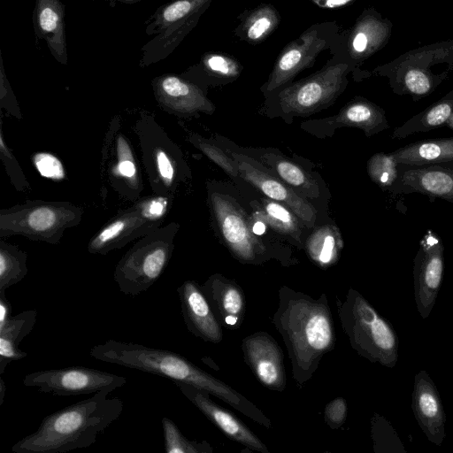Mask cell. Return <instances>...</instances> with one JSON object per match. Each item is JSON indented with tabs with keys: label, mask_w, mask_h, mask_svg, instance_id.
Segmentation results:
<instances>
[{
	"label": "cell",
	"mask_w": 453,
	"mask_h": 453,
	"mask_svg": "<svg viewBox=\"0 0 453 453\" xmlns=\"http://www.w3.org/2000/svg\"><path fill=\"white\" fill-rule=\"evenodd\" d=\"M272 323L281 335L292 367V378L304 385L323 357L335 347L333 315L326 294L314 298L288 286L279 289Z\"/></svg>",
	"instance_id": "obj_1"
},
{
	"label": "cell",
	"mask_w": 453,
	"mask_h": 453,
	"mask_svg": "<svg viewBox=\"0 0 453 453\" xmlns=\"http://www.w3.org/2000/svg\"><path fill=\"white\" fill-rule=\"evenodd\" d=\"M104 389L47 415L38 428L12 447L14 453H65L88 448L123 411L119 397Z\"/></svg>",
	"instance_id": "obj_2"
},
{
	"label": "cell",
	"mask_w": 453,
	"mask_h": 453,
	"mask_svg": "<svg viewBox=\"0 0 453 453\" xmlns=\"http://www.w3.org/2000/svg\"><path fill=\"white\" fill-rule=\"evenodd\" d=\"M207 194L217 235L236 260L257 265L275 259L284 266L297 262L286 250L265 242L252 232L250 215L229 188L210 181Z\"/></svg>",
	"instance_id": "obj_3"
},
{
	"label": "cell",
	"mask_w": 453,
	"mask_h": 453,
	"mask_svg": "<svg viewBox=\"0 0 453 453\" xmlns=\"http://www.w3.org/2000/svg\"><path fill=\"white\" fill-rule=\"evenodd\" d=\"M335 303L351 348L372 363L394 368L398 360L399 340L392 325L352 288L343 300L336 297Z\"/></svg>",
	"instance_id": "obj_4"
},
{
	"label": "cell",
	"mask_w": 453,
	"mask_h": 453,
	"mask_svg": "<svg viewBox=\"0 0 453 453\" xmlns=\"http://www.w3.org/2000/svg\"><path fill=\"white\" fill-rule=\"evenodd\" d=\"M395 94L414 101L431 95L453 72V39L424 45L374 70Z\"/></svg>",
	"instance_id": "obj_5"
},
{
	"label": "cell",
	"mask_w": 453,
	"mask_h": 453,
	"mask_svg": "<svg viewBox=\"0 0 453 453\" xmlns=\"http://www.w3.org/2000/svg\"><path fill=\"white\" fill-rule=\"evenodd\" d=\"M142 154V164L153 194L175 197L191 171L180 148L148 111H139L134 122Z\"/></svg>",
	"instance_id": "obj_6"
},
{
	"label": "cell",
	"mask_w": 453,
	"mask_h": 453,
	"mask_svg": "<svg viewBox=\"0 0 453 453\" xmlns=\"http://www.w3.org/2000/svg\"><path fill=\"white\" fill-rule=\"evenodd\" d=\"M180 224L170 222L139 239L119 259L113 280L120 292L136 296L162 276L174 250Z\"/></svg>",
	"instance_id": "obj_7"
},
{
	"label": "cell",
	"mask_w": 453,
	"mask_h": 453,
	"mask_svg": "<svg viewBox=\"0 0 453 453\" xmlns=\"http://www.w3.org/2000/svg\"><path fill=\"white\" fill-rule=\"evenodd\" d=\"M84 209L66 201L27 200L0 210V238L21 235L58 244L66 229L78 226Z\"/></svg>",
	"instance_id": "obj_8"
},
{
	"label": "cell",
	"mask_w": 453,
	"mask_h": 453,
	"mask_svg": "<svg viewBox=\"0 0 453 453\" xmlns=\"http://www.w3.org/2000/svg\"><path fill=\"white\" fill-rule=\"evenodd\" d=\"M349 72V64L328 65L284 87L267 107V116L291 123L295 118H306L328 108L344 91Z\"/></svg>",
	"instance_id": "obj_9"
},
{
	"label": "cell",
	"mask_w": 453,
	"mask_h": 453,
	"mask_svg": "<svg viewBox=\"0 0 453 453\" xmlns=\"http://www.w3.org/2000/svg\"><path fill=\"white\" fill-rule=\"evenodd\" d=\"M173 200L155 194L140 197L98 229L88 243V253L106 255L155 231L162 226Z\"/></svg>",
	"instance_id": "obj_10"
},
{
	"label": "cell",
	"mask_w": 453,
	"mask_h": 453,
	"mask_svg": "<svg viewBox=\"0 0 453 453\" xmlns=\"http://www.w3.org/2000/svg\"><path fill=\"white\" fill-rule=\"evenodd\" d=\"M211 1L174 0L159 6L146 21V35L154 36L142 47L139 65L147 67L171 55Z\"/></svg>",
	"instance_id": "obj_11"
},
{
	"label": "cell",
	"mask_w": 453,
	"mask_h": 453,
	"mask_svg": "<svg viewBox=\"0 0 453 453\" xmlns=\"http://www.w3.org/2000/svg\"><path fill=\"white\" fill-rule=\"evenodd\" d=\"M101 175L122 199L134 203L142 197V168L131 141L121 130L118 115L112 118L104 136Z\"/></svg>",
	"instance_id": "obj_12"
},
{
	"label": "cell",
	"mask_w": 453,
	"mask_h": 453,
	"mask_svg": "<svg viewBox=\"0 0 453 453\" xmlns=\"http://www.w3.org/2000/svg\"><path fill=\"white\" fill-rule=\"evenodd\" d=\"M126 383L123 376L84 366L37 371L23 379L24 386L58 396L88 395L104 389L112 392Z\"/></svg>",
	"instance_id": "obj_13"
},
{
	"label": "cell",
	"mask_w": 453,
	"mask_h": 453,
	"mask_svg": "<svg viewBox=\"0 0 453 453\" xmlns=\"http://www.w3.org/2000/svg\"><path fill=\"white\" fill-rule=\"evenodd\" d=\"M222 148L236 161L242 180L253 186L264 196L288 207L308 230L318 222V209L299 196L293 188L270 173L254 158L221 144Z\"/></svg>",
	"instance_id": "obj_14"
},
{
	"label": "cell",
	"mask_w": 453,
	"mask_h": 453,
	"mask_svg": "<svg viewBox=\"0 0 453 453\" xmlns=\"http://www.w3.org/2000/svg\"><path fill=\"white\" fill-rule=\"evenodd\" d=\"M444 273V247L435 233L429 230L419 242L413 260L414 299L422 319L430 315Z\"/></svg>",
	"instance_id": "obj_15"
},
{
	"label": "cell",
	"mask_w": 453,
	"mask_h": 453,
	"mask_svg": "<svg viewBox=\"0 0 453 453\" xmlns=\"http://www.w3.org/2000/svg\"><path fill=\"white\" fill-rule=\"evenodd\" d=\"M151 87L157 105L180 119L211 115L215 105L202 88L181 75L165 73L153 78Z\"/></svg>",
	"instance_id": "obj_16"
},
{
	"label": "cell",
	"mask_w": 453,
	"mask_h": 453,
	"mask_svg": "<svg viewBox=\"0 0 453 453\" xmlns=\"http://www.w3.org/2000/svg\"><path fill=\"white\" fill-rule=\"evenodd\" d=\"M357 127L367 137L389 127L385 111L360 96L348 102L333 116L303 121L300 127L319 139L330 138L340 127Z\"/></svg>",
	"instance_id": "obj_17"
},
{
	"label": "cell",
	"mask_w": 453,
	"mask_h": 453,
	"mask_svg": "<svg viewBox=\"0 0 453 453\" xmlns=\"http://www.w3.org/2000/svg\"><path fill=\"white\" fill-rule=\"evenodd\" d=\"M397 170V178L388 189L389 193H418L453 203V160L420 165L398 163Z\"/></svg>",
	"instance_id": "obj_18"
},
{
	"label": "cell",
	"mask_w": 453,
	"mask_h": 453,
	"mask_svg": "<svg viewBox=\"0 0 453 453\" xmlns=\"http://www.w3.org/2000/svg\"><path fill=\"white\" fill-rule=\"evenodd\" d=\"M245 363L266 388L282 392L287 387L283 351L267 332L258 331L242 340Z\"/></svg>",
	"instance_id": "obj_19"
},
{
	"label": "cell",
	"mask_w": 453,
	"mask_h": 453,
	"mask_svg": "<svg viewBox=\"0 0 453 453\" xmlns=\"http://www.w3.org/2000/svg\"><path fill=\"white\" fill-rule=\"evenodd\" d=\"M213 139L216 140L215 138ZM216 141L220 144L227 146L218 140ZM234 146L236 148L235 150L259 162L270 173L313 205L315 202H320L322 199V181L318 180L314 173H309L293 159L285 157L280 151L272 148H241L234 144Z\"/></svg>",
	"instance_id": "obj_20"
},
{
	"label": "cell",
	"mask_w": 453,
	"mask_h": 453,
	"mask_svg": "<svg viewBox=\"0 0 453 453\" xmlns=\"http://www.w3.org/2000/svg\"><path fill=\"white\" fill-rule=\"evenodd\" d=\"M173 383L183 395L229 439L250 450L270 452L266 445L244 423L231 411L213 402L207 392L184 382Z\"/></svg>",
	"instance_id": "obj_21"
},
{
	"label": "cell",
	"mask_w": 453,
	"mask_h": 453,
	"mask_svg": "<svg viewBox=\"0 0 453 453\" xmlns=\"http://www.w3.org/2000/svg\"><path fill=\"white\" fill-rule=\"evenodd\" d=\"M326 46L317 30H309L287 45L264 86L265 95L277 91L303 70L311 67Z\"/></svg>",
	"instance_id": "obj_22"
},
{
	"label": "cell",
	"mask_w": 453,
	"mask_h": 453,
	"mask_svg": "<svg viewBox=\"0 0 453 453\" xmlns=\"http://www.w3.org/2000/svg\"><path fill=\"white\" fill-rule=\"evenodd\" d=\"M411 406L428 441L440 446L446 436V414L438 389L425 370L415 375Z\"/></svg>",
	"instance_id": "obj_23"
},
{
	"label": "cell",
	"mask_w": 453,
	"mask_h": 453,
	"mask_svg": "<svg viewBox=\"0 0 453 453\" xmlns=\"http://www.w3.org/2000/svg\"><path fill=\"white\" fill-rule=\"evenodd\" d=\"M181 314L187 329L197 338L219 343L223 340V326L217 319L204 296L201 285L188 280L177 288Z\"/></svg>",
	"instance_id": "obj_24"
},
{
	"label": "cell",
	"mask_w": 453,
	"mask_h": 453,
	"mask_svg": "<svg viewBox=\"0 0 453 453\" xmlns=\"http://www.w3.org/2000/svg\"><path fill=\"white\" fill-rule=\"evenodd\" d=\"M201 288L221 326L228 330L239 329L246 313V297L241 286L234 280L214 273Z\"/></svg>",
	"instance_id": "obj_25"
},
{
	"label": "cell",
	"mask_w": 453,
	"mask_h": 453,
	"mask_svg": "<svg viewBox=\"0 0 453 453\" xmlns=\"http://www.w3.org/2000/svg\"><path fill=\"white\" fill-rule=\"evenodd\" d=\"M393 23L374 8L365 9L350 32L348 47L350 57L363 61L384 48L388 42Z\"/></svg>",
	"instance_id": "obj_26"
},
{
	"label": "cell",
	"mask_w": 453,
	"mask_h": 453,
	"mask_svg": "<svg viewBox=\"0 0 453 453\" xmlns=\"http://www.w3.org/2000/svg\"><path fill=\"white\" fill-rule=\"evenodd\" d=\"M35 35L44 40L52 57L66 65L67 47L65 24V5L60 0H35L33 12Z\"/></svg>",
	"instance_id": "obj_27"
},
{
	"label": "cell",
	"mask_w": 453,
	"mask_h": 453,
	"mask_svg": "<svg viewBox=\"0 0 453 453\" xmlns=\"http://www.w3.org/2000/svg\"><path fill=\"white\" fill-rule=\"evenodd\" d=\"M303 249L313 264L326 269L335 265L341 256L342 236L332 223L317 224L305 236Z\"/></svg>",
	"instance_id": "obj_28"
},
{
	"label": "cell",
	"mask_w": 453,
	"mask_h": 453,
	"mask_svg": "<svg viewBox=\"0 0 453 453\" xmlns=\"http://www.w3.org/2000/svg\"><path fill=\"white\" fill-rule=\"evenodd\" d=\"M441 127L453 129V89L395 128L392 138L403 139L414 133L428 132Z\"/></svg>",
	"instance_id": "obj_29"
},
{
	"label": "cell",
	"mask_w": 453,
	"mask_h": 453,
	"mask_svg": "<svg viewBox=\"0 0 453 453\" xmlns=\"http://www.w3.org/2000/svg\"><path fill=\"white\" fill-rule=\"evenodd\" d=\"M37 311L27 310L11 317L8 322L0 328V375L12 361H18L27 356L19 349L21 341L35 327Z\"/></svg>",
	"instance_id": "obj_30"
},
{
	"label": "cell",
	"mask_w": 453,
	"mask_h": 453,
	"mask_svg": "<svg viewBox=\"0 0 453 453\" xmlns=\"http://www.w3.org/2000/svg\"><path fill=\"white\" fill-rule=\"evenodd\" d=\"M397 163L420 165L453 160V137L416 142L391 153Z\"/></svg>",
	"instance_id": "obj_31"
},
{
	"label": "cell",
	"mask_w": 453,
	"mask_h": 453,
	"mask_svg": "<svg viewBox=\"0 0 453 453\" xmlns=\"http://www.w3.org/2000/svg\"><path fill=\"white\" fill-rule=\"evenodd\" d=\"M268 226L298 249H303L305 226L285 204L268 197H260L259 202Z\"/></svg>",
	"instance_id": "obj_32"
},
{
	"label": "cell",
	"mask_w": 453,
	"mask_h": 453,
	"mask_svg": "<svg viewBox=\"0 0 453 453\" xmlns=\"http://www.w3.org/2000/svg\"><path fill=\"white\" fill-rule=\"evenodd\" d=\"M27 253L17 245L0 240V293L21 281L27 274Z\"/></svg>",
	"instance_id": "obj_33"
},
{
	"label": "cell",
	"mask_w": 453,
	"mask_h": 453,
	"mask_svg": "<svg viewBox=\"0 0 453 453\" xmlns=\"http://www.w3.org/2000/svg\"><path fill=\"white\" fill-rule=\"evenodd\" d=\"M279 13L270 4H262L253 10L243 23L244 37L250 42H260L278 26Z\"/></svg>",
	"instance_id": "obj_34"
},
{
	"label": "cell",
	"mask_w": 453,
	"mask_h": 453,
	"mask_svg": "<svg viewBox=\"0 0 453 453\" xmlns=\"http://www.w3.org/2000/svg\"><path fill=\"white\" fill-rule=\"evenodd\" d=\"M187 140L208 158L218 165L233 179H242L236 161L213 138H205L201 134L189 131Z\"/></svg>",
	"instance_id": "obj_35"
},
{
	"label": "cell",
	"mask_w": 453,
	"mask_h": 453,
	"mask_svg": "<svg viewBox=\"0 0 453 453\" xmlns=\"http://www.w3.org/2000/svg\"><path fill=\"white\" fill-rule=\"evenodd\" d=\"M165 450L167 453H212L206 441H191L185 437L177 425L169 418H162Z\"/></svg>",
	"instance_id": "obj_36"
},
{
	"label": "cell",
	"mask_w": 453,
	"mask_h": 453,
	"mask_svg": "<svg viewBox=\"0 0 453 453\" xmlns=\"http://www.w3.org/2000/svg\"><path fill=\"white\" fill-rule=\"evenodd\" d=\"M371 424V434L375 452H406L396 432L384 417L375 413Z\"/></svg>",
	"instance_id": "obj_37"
},
{
	"label": "cell",
	"mask_w": 453,
	"mask_h": 453,
	"mask_svg": "<svg viewBox=\"0 0 453 453\" xmlns=\"http://www.w3.org/2000/svg\"><path fill=\"white\" fill-rule=\"evenodd\" d=\"M398 163L390 154L376 153L367 162V172L371 180L382 189H388L395 181Z\"/></svg>",
	"instance_id": "obj_38"
},
{
	"label": "cell",
	"mask_w": 453,
	"mask_h": 453,
	"mask_svg": "<svg viewBox=\"0 0 453 453\" xmlns=\"http://www.w3.org/2000/svg\"><path fill=\"white\" fill-rule=\"evenodd\" d=\"M0 158L14 188L19 192H27L30 190L31 185L29 181L27 180L17 158L5 142L3 130L2 113L0 118Z\"/></svg>",
	"instance_id": "obj_39"
},
{
	"label": "cell",
	"mask_w": 453,
	"mask_h": 453,
	"mask_svg": "<svg viewBox=\"0 0 453 453\" xmlns=\"http://www.w3.org/2000/svg\"><path fill=\"white\" fill-rule=\"evenodd\" d=\"M201 65L207 73L219 77L236 78L241 73L239 63L233 58L222 54H205Z\"/></svg>",
	"instance_id": "obj_40"
},
{
	"label": "cell",
	"mask_w": 453,
	"mask_h": 453,
	"mask_svg": "<svg viewBox=\"0 0 453 453\" xmlns=\"http://www.w3.org/2000/svg\"><path fill=\"white\" fill-rule=\"evenodd\" d=\"M32 162L45 178L60 181L65 178L64 165L58 157L49 152H36L32 156Z\"/></svg>",
	"instance_id": "obj_41"
},
{
	"label": "cell",
	"mask_w": 453,
	"mask_h": 453,
	"mask_svg": "<svg viewBox=\"0 0 453 453\" xmlns=\"http://www.w3.org/2000/svg\"><path fill=\"white\" fill-rule=\"evenodd\" d=\"M0 109L10 116L22 119L23 114L15 94L4 71L3 58H0Z\"/></svg>",
	"instance_id": "obj_42"
},
{
	"label": "cell",
	"mask_w": 453,
	"mask_h": 453,
	"mask_svg": "<svg viewBox=\"0 0 453 453\" xmlns=\"http://www.w3.org/2000/svg\"><path fill=\"white\" fill-rule=\"evenodd\" d=\"M324 418L331 429L341 427L347 418V402L342 397L330 401L325 407Z\"/></svg>",
	"instance_id": "obj_43"
},
{
	"label": "cell",
	"mask_w": 453,
	"mask_h": 453,
	"mask_svg": "<svg viewBox=\"0 0 453 453\" xmlns=\"http://www.w3.org/2000/svg\"><path fill=\"white\" fill-rule=\"evenodd\" d=\"M12 305L5 293H0V328L11 319Z\"/></svg>",
	"instance_id": "obj_44"
},
{
	"label": "cell",
	"mask_w": 453,
	"mask_h": 453,
	"mask_svg": "<svg viewBox=\"0 0 453 453\" xmlns=\"http://www.w3.org/2000/svg\"><path fill=\"white\" fill-rule=\"evenodd\" d=\"M356 0H311L317 6L323 9H336L353 3Z\"/></svg>",
	"instance_id": "obj_45"
},
{
	"label": "cell",
	"mask_w": 453,
	"mask_h": 453,
	"mask_svg": "<svg viewBox=\"0 0 453 453\" xmlns=\"http://www.w3.org/2000/svg\"><path fill=\"white\" fill-rule=\"evenodd\" d=\"M5 392H6V385L4 383V379L1 377L0 378V406L4 403V395H5Z\"/></svg>",
	"instance_id": "obj_46"
},
{
	"label": "cell",
	"mask_w": 453,
	"mask_h": 453,
	"mask_svg": "<svg viewBox=\"0 0 453 453\" xmlns=\"http://www.w3.org/2000/svg\"><path fill=\"white\" fill-rule=\"evenodd\" d=\"M116 2L117 1H120V2H124V3H136V2H139V1H142V0H115Z\"/></svg>",
	"instance_id": "obj_47"
},
{
	"label": "cell",
	"mask_w": 453,
	"mask_h": 453,
	"mask_svg": "<svg viewBox=\"0 0 453 453\" xmlns=\"http://www.w3.org/2000/svg\"><path fill=\"white\" fill-rule=\"evenodd\" d=\"M104 1H107L111 6H113L116 3L115 0H104Z\"/></svg>",
	"instance_id": "obj_48"
}]
</instances>
